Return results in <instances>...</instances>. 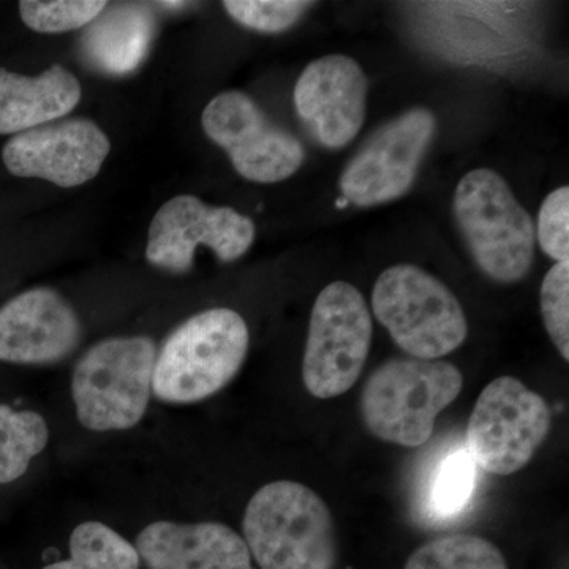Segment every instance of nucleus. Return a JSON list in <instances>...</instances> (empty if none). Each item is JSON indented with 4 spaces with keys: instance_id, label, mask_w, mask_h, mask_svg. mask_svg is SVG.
I'll return each mask as SVG.
<instances>
[{
    "instance_id": "11",
    "label": "nucleus",
    "mask_w": 569,
    "mask_h": 569,
    "mask_svg": "<svg viewBox=\"0 0 569 569\" xmlns=\"http://www.w3.org/2000/svg\"><path fill=\"white\" fill-rule=\"evenodd\" d=\"M257 228L249 217L227 206H209L193 194H178L153 216L146 258L168 271L192 268L198 246L209 247L230 263L249 252Z\"/></svg>"
},
{
    "instance_id": "8",
    "label": "nucleus",
    "mask_w": 569,
    "mask_h": 569,
    "mask_svg": "<svg viewBox=\"0 0 569 569\" xmlns=\"http://www.w3.org/2000/svg\"><path fill=\"white\" fill-rule=\"evenodd\" d=\"M550 426L552 411L538 392L518 378L498 377L478 397L466 447L477 467L508 477L530 462Z\"/></svg>"
},
{
    "instance_id": "14",
    "label": "nucleus",
    "mask_w": 569,
    "mask_h": 569,
    "mask_svg": "<svg viewBox=\"0 0 569 569\" xmlns=\"http://www.w3.org/2000/svg\"><path fill=\"white\" fill-rule=\"evenodd\" d=\"M80 340V318L51 288H32L0 307L2 362L52 365L73 353Z\"/></svg>"
},
{
    "instance_id": "16",
    "label": "nucleus",
    "mask_w": 569,
    "mask_h": 569,
    "mask_svg": "<svg viewBox=\"0 0 569 569\" xmlns=\"http://www.w3.org/2000/svg\"><path fill=\"white\" fill-rule=\"evenodd\" d=\"M71 71L52 66L37 77L0 69V134H18L66 118L81 102Z\"/></svg>"
},
{
    "instance_id": "9",
    "label": "nucleus",
    "mask_w": 569,
    "mask_h": 569,
    "mask_svg": "<svg viewBox=\"0 0 569 569\" xmlns=\"http://www.w3.org/2000/svg\"><path fill=\"white\" fill-rule=\"evenodd\" d=\"M204 133L230 157L247 181L276 183L291 178L306 159L301 141L272 122L246 93L213 97L201 116Z\"/></svg>"
},
{
    "instance_id": "10",
    "label": "nucleus",
    "mask_w": 569,
    "mask_h": 569,
    "mask_svg": "<svg viewBox=\"0 0 569 569\" xmlns=\"http://www.w3.org/2000/svg\"><path fill=\"white\" fill-rule=\"evenodd\" d=\"M437 132V119L415 108L381 127L340 176V192L359 208L399 200L411 189Z\"/></svg>"
},
{
    "instance_id": "12",
    "label": "nucleus",
    "mask_w": 569,
    "mask_h": 569,
    "mask_svg": "<svg viewBox=\"0 0 569 569\" xmlns=\"http://www.w3.org/2000/svg\"><path fill=\"white\" fill-rule=\"evenodd\" d=\"M110 151V138L96 122L67 119L13 134L3 146L2 160L18 178L71 189L96 178Z\"/></svg>"
},
{
    "instance_id": "21",
    "label": "nucleus",
    "mask_w": 569,
    "mask_h": 569,
    "mask_svg": "<svg viewBox=\"0 0 569 569\" xmlns=\"http://www.w3.org/2000/svg\"><path fill=\"white\" fill-rule=\"evenodd\" d=\"M403 569H509L503 553L489 539L451 535L432 539L411 553Z\"/></svg>"
},
{
    "instance_id": "23",
    "label": "nucleus",
    "mask_w": 569,
    "mask_h": 569,
    "mask_svg": "<svg viewBox=\"0 0 569 569\" xmlns=\"http://www.w3.org/2000/svg\"><path fill=\"white\" fill-rule=\"evenodd\" d=\"M222 6L244 28L277 33L295 26L312 3L298 0H227Z\"/></svg>"
},
{
    "instance_id": "26",
    "label": "nucleus",
    "mask_w": 569,
    "mask_h": 569,
    "mask_svg": "<svg viewBox=\"0 0 569 569\" xmlns=\"http://www.w3.org/2000/svg\"><path fill=\"white\" fill-rule=\"evenodd\" d=\"M157 6H163L164 9H182V7H186L187 3H183V2H160V3H157Z\"/></svg>"
},
{
    "instance_id": "18",
    "label": "nucleus",
    "mask_w": 569,
    "mask_h": 569,
    "mask_svg": "<svg viewBox=\"0 0 569 569\" xmlns=\"http://www.w3.org/2000/svg\"><path fill=\"white\" fill-rule=\"evenodd\" d=\"M477 481L478 467L466 445L451 449L427 481L426 515L433 520L458 518L473 500Z\"/></svg>"
},
{
    "instance_id": "25",
    "label": "nucleus",
    "mask_w": 569,
    "mask_h": 569,
    "mask_svg": "<svg viewBox=\"0 0 569 569\" xmlns=\"http://www.w3.org/2000/svg\"><path fill=\"white\" fill-rule=\"evenodd\" d=\"M535 236L542 252L557 263L569 260V187L553 190L542 201Z\"/></svg>"
},
{
    "instance_id": "7",
    "label": "nucleus",
    "mask_w": 569,
    "mask_h": 569,
    "mask_svg": "<svg viewBox=\"0 0 569 569\" xmlns=\"http://www.w3.org/2000/svg\"><path fill=\"white\" fill-rule=\"evenodd\" d=\"M372 346V317L365 296L347 282L329 283L310 316L302 380L317 399L355 387Z\"/></svg>"
},
{
    "instance_id": "6",
    "label": "nucleus",
    "mask_w": 569,
    "mask_h": 569,
    "mask_svg": "<svg viewBox=\"0 0 569 569\" xmlns=\"http://www.w3.org/2000/svg\"><path fill=\"white\" fill-rule=\"evenodd\" d=\"M377 320L411 358L437 361L466 342L468 325L447 284L413 264H397L372 290Z\"/></svg>"
},
{
    "instance_id": "20",
    "label": "nucleus",
    "mask_w": 569,
    "mask_h": 569,
    "mask_svg": "<svg viewBox=\"0 0 569 569\" xmlns=\"http://www.w3.org/2000/svg\"><path fill=\"white\" fill-rule=\"evenodd\" d=\"M134 546L102 522H84L70 537V559L43 569H140Z\"/></svg>"
},
{
    "instance_id": "17",
    "label": "nucleus",
    "mask_w": 569,
    "mask_h": 569,
    "mask_svg": "<svg viewBox=\"0 0 569 569\" xmlns=\"http://www.w3.org/2000/svg\"><path fill=\"white\" fill-rule=\"evenodd\" d=\"M156 37L151 10L138 3H121L100 13L81 40L84 58L108 74H127L144 61Z\"/></svg>"
},
{
    "instance_id": "1",
    "label": "nucleus",
    "mask_w": 569,
    "mask_h": 569,
    "mask_svg": "<svg viewBox=\"0 0 569 569\" xmlns=\"http://www.w3.org/2000/svg\"><path fill=\"white\" fill-rule=\"evenodd\" d=\"M244 541L261 569H335V519L316 490L276 481L258 490L246 508Z\"/></svg>"
},
{
    "instance_id": "13",
    "label": "nucleus",
    "mask_w": 569,
    "mask_h": 569,
    "mask_svg": "<svg viewBox=\"0 0 569 569\" xmlns=\"http://www.w3.org/2000/svg\"><path fill=\"white\" fill-rule=\"evenodd\" d=\"M369 81L362 67L343 54L310 62L295 86V107L313 137L342 149L358 137L366 118Z\"/></svg>"
},
{
    "instance_id": "5",
    "label": "nucleus",
    "mask_w": 569,
    "mask_h": 569,
    "mask_svg": "<svg viewBox=\"0 0 569 569\" xmlns=\"http://www.w3.org/2000/svg\"><path fill=\"white\" fill-rule=\"evenodd\" d=\"M156 346L149 337H112L81 356L71 378L78 421L93 432L132 429L152 395Z\"/></svg>"
},
{
    "instance_id": "24",
    "label": "nucleus",
    "mask_w": 569,
    "mask_h": 569,
    "mask_svg": "<svg viewBox=\"0 0 569 569\" xmlns=\"http://www.w3.org/2000/svg\"><path fill=\"white\" fill-rule=\"evenodd\" d=\"M541 312L546 331L565 361L569 359V260L549 269L541 284Z\"/></svg>"
},
{
    "instance_id": "22",
    "label": "nucleus",
    "mask_w": 569,
    "mask_h": 569,
    "mask_svg": "<svg viewBox=\"0 0 569 569\" xmlns=\"http://www.w3.org/2000/svg\"><path fill=\"white\" fill-rule=\"evenodd\" d=\"M103 0H22L18 3L22 22L40 33L77 31L91 24L107 9Z\"/></svg>"
},
{
    "instance_id": "4",
    "label": "nucleus",
    "mask_w": 569,
    "mask_h": 569,
    "mask_svg": "<svg viewBox=\"0 0 569 569\" xmlns=\"http://www.w3.org/2000/svg\"><path fill=\"white\" fill-rule=\"evenodd\" d=\"M455 213L482 272L500 283L519 282L535 258V223L497 171L478 168L460 179Z\"/></svg>"
},
{
    "instance_id": "27",
    "label": "nucleus",
    "mask_w": 569,
    "mask_h": 569,
    "mask_svg": "<svg viewBox=\"0 0 569 569\" xmlns=\"http://www.w3.org/2000/svg\"><path fill=\"white\" fill-rule=\"evenodd\" d=\"M336 204L339 206V208H346V206H348V201L346 200V198H339Z\"/></svg>"
},
{
    "instance_id": "3",
    "label": "nucleus",
    "mask_w": 569,
    "mask_h": 569,
    "mask_svg": "<svg viewBox=\"0 0 569 569\" xmlns=\"http://www.w3.org/2000/svg\"><path fill=\"white\" fill-rule=\"evenodd\" d=\"M463 388L462 372L447 361L391 359L366 381L361 415L378 440L399 447H422L436 419Z\"/></svg>"
},
{
    "instance_id": "2",
    "label": "nucleus",
    "mask_w": 569,
    "mask_h": 569,
    "mask_svg": "<svg viewBox=\"0 0 569 569\" xmlns=\"http://www.w3.org/2000/svg\"><path fill=\"white\" fill-rule=\"evenodd\" d=\"M249 328L231 309H211L183 321L156 356L152 392L168 403H197L222 391L241 370Z\"/></svg>"
},
{
    "instance_id": "19",
    "label": "nucleus",
    "mask_w": 569,
    "mask_h": 569,
    "mask_svg": "<svg viewBox=\"0 0 569 569\" xmlns=\"http://www.w3.org/2000/svg\"><path fill=\"white\" fill-rule=\"evenodd\" d=\"M48 441L50 429L39 413L0 406V485L20 479Z\"/></svg>"
},
{
    "instance_id": "15",
    "label": "nucleus",
    "mask_w": 569,
    "mask_h": 569,
    "mask_svg": "<svg viewBox=\"0 0 569 569\" xmlns=\"http://www.w3.org/2000/svg\"><path fill=\"white\" fill-rule=\"evenodd\" d=\"M134 549L148 569H252L244 538L219 522L159 520L140 531Z\"/></svg>"
}]
</instances>
